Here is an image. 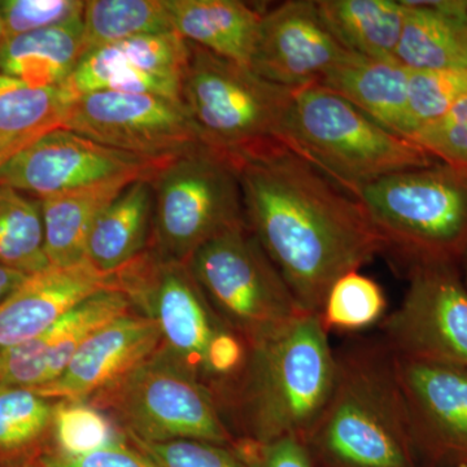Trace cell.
I'll use <instances>...</instances> for the list:
<instances>
[{
    "mask_svg": "<svg viewBox=\"0 0 467 467\" xmlns=\"http://www.w3.org/2000/svg\"><path fill=\"white\" fill-rule=\"evenodd\" d=\"M236 167L245 223L306 312L319 316L337 279L383 254L358 199L287 144Z\"/></svg>",
    "mask_w": 467,
    "mask_h": 467,
    "instance_id": "6da1fadb",
    "label": "cell"
},
{
    "mask_svg": "<svg viewBox=\"0 0 467 467\" xmlns=\"http://www.w3.org/2000/svg\"><path fill=\"white\" fill-rule=\"evenodd\" d=\"M333 389L304 439L316 467H418L396 358L382 339L335 350Z\"/></svg>",
    "mask_w": 467,
    "mask_h": 467,
    "instance_id": "7a4b0ae2",
    "label": "cell"
},
{
    "mask_svg": "<svg viewBox=\"0 0 467 467\" xmlns=\"http://www.w3.org/2000/svg\"><path fill=\"white\" fill-rule=\"evenodd\" d=\"M318 315L306 313L252 344L225 410L245 441H304L333 389L337 356Z\"/></svg>",
    "mask_w": 467,
    "mask_h": 467,
    "instance_id": "3957f363",
    "label": "cell"
},
{
    "mask_svg": "<svg viewBox=\"0 0 467 467\" xmlns=\"http://www.w3.org/2000/svg\"><path fill=\"white\" fill-rule=\"evenodd\" d=\"M116 276L134 308L159 326L160 352L223 404L242 376L250 347L214 312L189 265L149 247Z\"/></svg>",
    "mask_w": 467,
    "mask_h": 467,
    "instance_id": "277c9868",
    "label": "cell"
},
{
    "mask_svg": "<svg viewBox=\"0 0 467 467\" xmlns=\"http://www.w3.org/2000/svg\"><path fill=\"white\" fill-rule=\"evenodd\" d=\"M405 269L460 266L467 256V169L435 162L387 175L353 193Z\"/></svg>",
    "mask_w": 467,
    "mask_h": 467,
    "instance_id": "5b68a950",
    "label": "cell"
},
{
    "mask_svg": "<svg viewBox=\"0 0 467 467\" xmlns=\"http://www.w3.org/2000/svg\"><path fill=\"white\" fill-rule=\"evenodd\" d=\"M284 142L352 195L387 175L438 162L321 86L295 91Z\"/></svg>",
    "mask_w": 467,
    "mask_h": 467,
    "instance_id": "8992f818",
    "label": "cell"
},
{
    "mask_svg": "<svg viewBox=\"0 0 467 467\" xmlns=\"http://www.w3.org/2000/svg\"><path fill=\"white\" fill-rule=\"evenodd\" d=\"M295 91L189 42L182 100L202 144L234 161L285 143Z\"/></svg>",
    "mask_w": 467,
    "mask_h": 467,
    "instance_id": "52a82bcc",
    "label": "cell"
},
{
    "mask_svg": "<svg viewBox=\"0 0 467 467\" xmlns=\"http://www.w3.org/2000/svg\"><path fill=\"white\" fill-rule=\"evenodd\" d=\"M150 247L186 263L221 234L247 225L236 162L198 144L156 168Z\"/></svg>",
    "mask_w": 467,
    "mask_h": 467,
    "instance_id": "ba28073f",
    "label": "cell"
},
{
    "mask_svg": "<svg viewBox=\"0 0 467 467\" xmlns=\"http://www.w3.org/2000/svg\"><path fill=\"white\" fill-rule=\"evenodd\" d=\"M187 265L214 312L248 347L308 313L247 225L205 243Z\"/></svg>",
    "mask_w": 467,
    "mask_h": 467,
    "instance_id": "9c48e42d",
    "label": "cell"
},
{
    "mask_svg": "<svg viewBox=\"0 0 467 467\" xmlns=\"http://www.w3.org/2000/svg\"><path fill=\"white\" fill-rule=\"evenodd\" d=\"M142 441H201L235 447L213 393L161 352L90 400Z\"/></svg>",
    "mask_w": 467,
    "mask_h": 467,
    "instance_id": "30bf717a",
    "label": "cell"
},
{
    "mask_svg": "<svg viewBox=\"0 0 467 467\" xmlns=\"http://www.w3.org/2000/svg\"><path fill=\"white\" fill-rule=\"evenodd\" d=\"M400 306L379 324L380 339L399 358L467 368V285L459 266L407 269Z\"/></svg>",
    "mask_w": 467,
    "mask_h": 467,
    "instance_id": "8fae6325",
    "label": "cell"
},
{
    "mask_svg": "<svg viewBox=\"0 0 467 467\" xmlns=\"http://www.w3.org/2000/svg\"><path fill=\"white\" fill-rule=\"evenodd\" d=\"M61 128L158 162L201 144L183 101L150 94L81 95L70 101Z\"/></svg>",
    "mask_w": 467,
    "mask_h": 467,
    "instance_id": "7c38bea8",
    "label": "cell"
},
{
    "mask_svg": "<svg viewBox=\"0 0 467 467\" xmlns=\"http://www.w3.org/2000/svg\"><path fill=\"white\" fill-rule=\"evenodd\" d=\"M160 164L58 128L9 160L0 169V184L41 201L112 181L150 178Z\"/></svg>",
    "mask_w": 467,
    "mask_h": 467,
    "instance_id": "4fadbf2b",
    "label": "cell"
},
{
    "mask_svg": "<svg viewBox=\"0 0 467 467\" xmlns=\"http://www.w3.org/2000/svg\"><path fill=\"white\" fill-rule=\"evenodd\" d=\"M395 358L417 466L467 467V368Z\"/></svg>",
    "mask_w": 467,
    "mask_h": 467,
    "instance_id": "5bb4252c",
    "label": "cell"
},
{
    "mask_svg": "<svg viewBox=\"0 0 467 467\" xmlns=\"http://www.w3.org/2000/svg\"><path fill=\"white\" fill-rule=\"evenodd\" d=\"M350 55L326 26L317 2L291 0L264 12L250 67L297 91L321 85Z\"/></svg>",
    "mask_w": 467,
    "mask_h": 467,
    "instance_id": "9a60e30c",
    "label": "cell"
},
{
    "mask_svg": "<svg viewBox=\"0 0 467 467\" xmlns=\"http://www.w3.org/2000/svg\"><path fill=\"white\" fill-rule=\"evenodd\" d=\"M189 42L177 32L137 36L88 52L64 82L73 99L98 91L182 100Z\"/></svg>",
    "mask_w": 467,
    "mask_h": 467,
    "instance_id": "2e32d148",
    "label": "cell"
},
{
    "mask_svg": "<svg viewBox=\"0 0 467 467\" xmlns=\"http://www.w3.org/2000/svg\"><path fill=\"white\" fill-rule=\"evenodd\" d=\"M161 333L152 318L133 312L90 335L57 379L32 389L57 401L86 402L152 358Z\"/></svg>",
    "mask_w": 467,
    "mask_h": 467,
    "instance_id": "e0dca14e",
    "label": "cell"
},
{
    "mask_svg": "<svg viewBox=\"0 0 467 467\" xmlns=\"http://www.w3.org/2000/svg\"><path fill=\"white\" fill-rule=\"evenodd\" d=\"M134 309L122 291L92 295L39 337L0 350V386L36 389L54 382L90 335Z\"/></svg>",
    "mask_w": 467,
    "mask_h": 467,
    "instance_id": "ac0fdd59",
    "label": "cell"
},
{
    "mask_svg": "<svg viewBox=\"0 0 467 467\" xmlns=\"http://www.w3.org/2000/svg\"><path fill=\"white\" fill-rule=\"evenodd\" d=\"M109 290H119L116 273L100 272L88 261L67 267L50 266L27 276L0 304V350L39 337L82 301Z\"/></svg>",
    "mask_w": 467,
    "mask_h": 467,
    "instance_id": "d6986e66",
    "label": "cell"
},
{
    "mask_svg": "<svg viewBox=\"0 0 467 467\" xmlns=\"http://www.w3.org/2000/svg\"><path fill=\"white\" fill-rule=\"evenodd\" d=\"M168 9L174 32L187 42L251 66L264 12L239 0H168Z\"/></svg>",
    "mask_w": 467,
    "mask_h": 467,
    "instance_id": "ffe728a7",
    "label": "cell"
},
{
    "mask_svg": "<svg viewBox=\"0 0 467 467\" xmlns=\"http://www.w3.org/2000/svg\"><path fill=\"white\" fill-rule=\"evenodd\" d=\"M409 73L410 70L396 58L352 54L319 86L340 95L392 133L405 138Z\"/></svg>",
    "mask_w": 467,
    "mask_h": 467,
    "instance_id": "44dd1931",
    "label": "cell"
},
{
    "mask_svg": "<svg viewBox=\"0 0 467 467\" xmlns=\"http://www.w3.org/2000/svg\"><path fill=\"white\" fill-rule=\"evenodd\" d=\"M150 178L129 184L103 209L92 226L86 261L104 273H116L143 254L150 244L153 192Z\"/></svg>",
    "mask_w": 467,
    "mask_h": 467,
    "instance_id": "7402d4cb",
    "label": "cell"
},
{
    "mask_svg": "<svg viewBox=\"0 0 467 467\" xmlns=\"http://www.w3.org/2000/svg\"><path fill=\"white\" fill-rule=\"evenodd\" d=\"M86 55L82 17L8 39L0 73L30 88L60 86Z\"/></svg>",
    "mask_w": 467,
    "mask_h": 467,
    "instance_id": "603a6c76",
    "label": "cell"
},
{
    "mask_svg": "<svg viewBox=\"0 0 467 467\" xmlns=\"http://www.w3.org/2000/svg\"><path fill=\"white\" fill-rule=\"evenodd\" d=\"M135 181H112L41 199L46 254L51 266L67 267L86 261L95 221Z\"/></svg>",
    "mask_w": 467,
    "mask_h": 467,
    "instance_id": "cb8c5ba5",
    "label": "cell"
},
{
    "mask_svg": "<svg viewBox=\"0 0 467 467\" xmlns=\"http://www.w3.org/2000/svg\"><path fill=\"white\" fill-rule=\"evenodd\" d=\"M326 26L352 54L395 58L407 7L393 0H322L317 2Z\"/></svg>",
    "mask_w": 467,
    "mask_h": 467,
    "instance_id": "d4e9b609",
    "label": "cell"
},
{
    "mask_svg": "<svg viewBox=\"0 0 467 467\" xmlns=\"http://www.w3.org/2000/svg\"><path fill=\"white\" fill-rule=\"evenodd\" d=\"M404 26L395 58L409 70H467V18L425 2L405 0Z\"/></svg>",
    "mask_w": 467,
    "mask_h": 467,
    "instance_id": "484cf974",
    "label": "cell"
},
{
    "mask_svg": "<svg viewBox=\"0 0 467 467\" xmlns=\"http://www.w3.org/2000/svg\"><path fill=\"white\" fill-rule=\"evenodd\" d=\"M55 405L32 389L0 386V467L20 465L51 447Z\"/></svg>",
    "mask_w": 467,
    "mask_h": 467,
    "instance_id": "4316f807",
    "label": "cell"
},
{
    "mask_svg": "<svg viewBox=\"0 0 467 467\" xmlns=\"http://www.w3.org/2000/svg\"><path fill=\"white\" fill-rule=\"evenodd\" d=\"M82 26L86 55L126 39L174 32L168 0H88Z\"/></svg>",
    "mask_w": 467,
    "mask_h": 467,
    "instance_id": "83f0119b",
    "label": "cell"
},
{
    "mask_svg": "<svg viewBox=\"0 0 467 467\" xmlns=\"http://www.w3.org/2000/svg\"><path fill=\"white\" fill-rule=\"evenodd\" d=\"M0 265L33 275L50 267L41 201L0 184Z\"/></svg>",
    "mask_w": 467,
    "mask_h": 467,
    "instance_id": "f1b7e54d",
    "label": "cell"
},
{
    "mask_svg": "<svg viewBox=\"0 0 467 467\" xmlns=\"http://www.w3.org/2000/svg\"><path fill=\"white\" fill-rule=\"evenodd\" d=\"M72 95L63 88H30L0 73V140L41 137L63 126Z\"/></svg>",
    "mask_w": 467,
    "mask_h": 467,
    "instance_id": "f546056e",
    "label": "cell"
},
{
    "mask_svg": "<svg viewBox=\"0 0 467 467\" xmlns=\"http://www.w3.org/2000/svg\"><path fill=\"white\" fill-rule=\"evenodd\" d=\"M387 306L380 285L356 270L340 276L331 285L319 319L328 334L358 333L379 326L387 316Z\"/></svg>",
    "mask_w": 467,
    "mask_h": 467,
    "instance_id": "4dcf8cb0",
    "label": "cell"
},
{
    "mask_svg": "<svg viewBox=\"0 0 467 467\" xmlns=\"http://www.w3.org/2000/svg\"><path fill=\"white\" fill-rule=\"evenodd\" d=\"M128 441L112 418L88 402L57 401L51 448L67 457L85 456Z\"/></svg>",
    "mask_w": 467,
    "mask_h": 467,
    "instance_id": "1f68e13d",
    "label": "cell"
},
{
    "mask_svg": "<svg viewBox=\"0 0 467 467\" xmlns=\"http://www.w3.org/2000/svg\"><path fill=\"white\" fill-rule=\"evenodd\" d=\"M467 92V70H410L408 81L405 138L444 117Z\"/></svg>",
    "mask_w": 467,
    "mask_h": 467,
    "instance_id": "d6a6232c",
    "label": "cell"
},
{
    "mask_svg": "<svg viewBox=\"0 0 467 467\" xmlns=\"http://www.w3.org/2000/svg\"><path fill=\"white\" fill-rule=\"evenodd\" d=\"M126 438L159 467H245L234 448L213 442L187 439L150 442Z\"/></svg>",
    "mask_w": 467,
    "mask_h": 467,
    "instance_id": "836d02e7",
    "label": "cell"
},
{
    "mask_svg": "<svg viewBox=\"0 0 467 467\" xmlns=\"http://www.w3.org/2000/svg\"><path fill=\"white\" fill-rule=\"evenodd\" d=\"M85 2L81 0H3L0 12L8 38L63 26L81 18Z\"/></svg>",
    "mask_w": 467,
    "mask_h": 467,
    "instance_id": "e575fe53",
    "label": "cell"
},
{
    "mask_svg": "<svg viewBox=\"0 0 467 467\" xmlns=\"http://www.w3.org/2000/svg\"><path fill=\"white\" fill-rule=\"evenodd\" d=\"M14 467H159L129 441L92 451L85 456L67 457L48 448L34 459Z\"/></svg>",
    "mask_w": 467,
    "mask_h": 467,
    "instance_id": "d590c367",
    "label": "cell"
},
{
    "mask_svg": "<svg viewBox=\"0 0 467 467\" xmlns=\"http://www.w3.org/2000/svg\"><path fill=\"white\" fill-rule=\"evenodd\" d=\"M234 450L245 467H316L306 442L299 438L270 442L238 439Z\"/></svg>",
    "mask_w": 467,
    "mask_h": 467,
    "instance_id": "8d00e7d4",
    "label": "cell"
},
{
    "mask_svg": "<svg viewBox=\"0 0 467 467\" xmlns=\"http://www.w3.org/2000/svg\"><path fill=\"white\" fill-rule=\"evenodd\" d=\"M438 161L467 169V124L436 122L411 137Z\"/></svg>",
    "mask_w": 467,
    "mask_h": 467,
    "instance_id": "74e56055",
    "label": "cell"
},
{
    "mask_svg": "<svg viewBox=\"0 0 467 467\" xmlns=\"http://www.w3.org/2000/svg\"><path fill=\"white\" fill-rule=\"evenodd\" d=\"M26 275L0 265V304L8 299L27 279Z\"/></svg>",
    "mask_w": 467,
    "mask_h": 467,
    "instance_id": "f35d334b",
    "label": "cell"
},
{
    "mask_svg": "<svg viewBox=\"0 0 467 467\" xmlns=\"http://www.w3.org/2000/svg\"><path fill=\"white\" fill-rule=\"evenodd\" d=\"M42 137V135H41ZM39 137L29 138H16V140H0V169L5 167V164L17 155L20 150L26 149L34 140H38Z\"/></svg>",
    "mask_w": 467,
    "mask_h": 467,
    "instance_id": "ab89813d",
    "label": "cell"
},
{
    "mask_svg": "<svg viewBox=\"0 0 467 467\" xmlns=\"http://www.w3.org/2000/svg\"><path fill=\"white\" fill-rule=\"evenodd\" d=\"M8 39L5 20H3L2 12H0V54H2L3 48L5 47V45H7Z\"/></svg>",
    "mask_w": 467,
    "mask_h": 467,
    "instance_id": "60d3db41",
    "label": "cell"
},
{
    "mask_svg": "<svg viewBox=\"0 0 467 467\" xmlns=\"http://www.w3.org/2000/svg\"><path fill=\"white\" fill-rule=\"evenodd\" d=\"M462 264H463L462 278H463V281H465V285H467V256H466V259L462 261Z\"/></svg>",
    "mask_w": 467,
    "mask_h": 467,
    "instance_id": "b9f144b4",
    "label": "cell"
}]
</instances>
